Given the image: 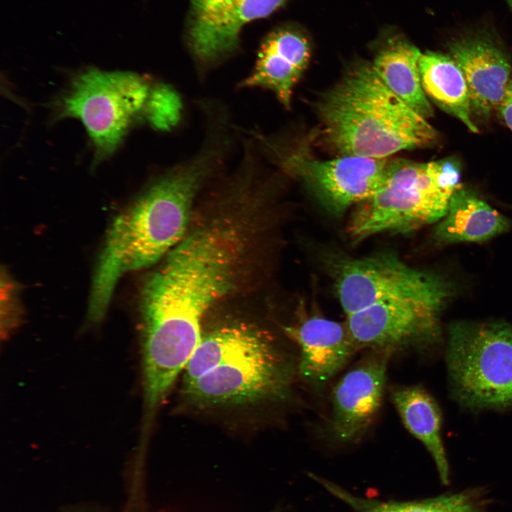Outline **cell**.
<instances>
[{
	"instance_id": "1",
	"label": "cell",
	"mask_w": 512,
	"mask_h": 512,
	"mask_svg": "<svg viewBox=\"0 0 512 512\" xmlns=\"http://www.w3.org/2000/svg\"><path fill=\"white\" fill-rule=\"evenodd\" d=\"M224 223L199 225L165 257L140 297L143 390L164 399L202 337L206 313L233 287L243 244Z\"/></svg>"
},
{
	"instance_id": "2",
	"label": "cell",
	"mask_w": 512,
	"mask_h": 512,
	"mask_svg": "<svg viewBox=\"0 0 512 512\" xmlns=\"http://www.w3.org/2000/svg\"><path fill=\"white\" fill-rule=\"evenodd\" d=\"M234 148L225 131L206 127L194 154L166 169L114 218L92 277L90 321L104 318L123 275L156 263L183 239L197 196L225 172Z\"/></svg>"
},
{
	"instance_id": "3",
	"label": "cell",
	"mask_w": 512,
	"mask_h": 512,
	"mask_svg": "<svg viewBox=\"0 0 512 512\" xmlns=\"http://www.w3.org/2000/svg\"><path fill=\"white\" fill-rule=\"evenodd\" d=\"M317 110L321 141L336 157L385 159L437 137L426 118L387 87L372 63L350 68Z\"/></svg>"
},
{
	"instance_id": "4",
	"label": "cell",
	"mask_w": 512,
	"mask_h": 512,
	"mask_svg": "<svg viewBox=\"0 0 512 512\" xmlns=\"http://www.w3.org/2000/svg\"><path fill=\"white\" fill-rule=\"evenodd\" d=\"M293 370L265 331L232 323L203 334L188 362L183 393L203 407L242 406L284 398Z\"/></svg>"
},
{
	"instance_id": "5",
	"label": "cell",
	"mask_w": 512,
	"mask_h": 512,
	"mask_svg": "<svg viewBox=\"0 0 512 512\" xmlns=\"http://www.w3.org/2000/svg\"><path fill=\"white\" fill-rule=\"evenodd\" d=\"M462 187L459 168L449 159L427 163L390 159L384 185L357 205L348 233L358 242L380 233H410L439 222Z\"/></svg>"
},
{
	"instance_id": "6",
	"label": "cell",
	"mask_w": 512,
	"mask_h": 512,
	"mask_svg": "<svg viewBox=\"0 0 512 512\" xmlns=\"http://www.w3.org/2000/svg\"><path fill=\"white\" fill-rule=\"evenodd\" d=\"M446 360L453 398L471 410L512 409V325L457 321Z\"/></svg>"
},
{
	"instance_id": "7",
	"label": "cell",
	"mask_w": 512,
	"mask_h": 512,
	"mask_svg": "<svg viewBox=\"0 0 512 512\" xmlns=\"http://www.w3.org/2000/svg\"><path fill=\"white\" fill-rule=\"evenodd\" d=\"M151 87L129 72L90 69L76 77L60 102L59 115L80 119L96 160L112 154L133 119L144 112Z\"/></svg>"
},
{
	"instance_id": "8",
	"label": "cell",
	"mask_w": 512,
	"mask_h": 512,
	"mask_svg": "<svg viewBox=\"0 0 512 512\" xmlns=\"http://www.w3.org/2000/svg\"><path fill=\"white\" fill-rule=\"evenodd\" d=\"M254 138L272 165L304 182L331 213L340 214L371 197L384 185L390 160L361 156L314 159L302 150L289 151L272 136L255 130Z\"/></svg>"
},
{
	"instance_id": "9",
	"label": "cell",
	"mask_w": 512,
	"mask_h": 512,
	"mask_svg": "<svg viewBox=\"0 0 512 512\" xmlns=\"http://www.w3.org/2000/svg\"><path fill=\"white\" fill-rule=\"evenodd\" d=\"M335 262V290L346 316L387 299L454 290L442 276L411 267L391 253Z\"/></svg>"
},
{
	"instance_id": "10",
	"label": "cell",
	"mask_w": 512,
	"mask_h": 512,
	"mask_svg": "<svg viewBox=\"0 0 512 512\" xmlns=\"http://www.w3.org/2000/svg\"><path fill=\"white\" fill-rule=\"evenodd\" d=\"M454 292L403 297L379 302L347 316L358 349L396 350L438 341L440 315Z\"/></svg>"
},
{
	"instance_id": "11",
	"label": "cell",
	"mask_w": 512,
	"mask_h": 512,
	"mask_svg": "<svg viewBox=\"0 0 512 512\" xmlns=\"http://www.w3.org/2000/svg\"><path fill=\"white\" fill-rule=\"evenodd\" d=\"M286 1L221 0L193 14L186 41L199 80L239 50L245 25L270 15Z\"/></svg>"
},
{
	"instance_id": "12",
	"label": "cell",
	"mask_w": 512,
	"mask_h": 512,
	"mask_svg": "<svg viewBox=\"0 0 512 512\" xmlns=\"http://www.w3.org/2000/svg\"><path fill=\"white\" fill-rule=\"evenodd\" d=\"M393 353L388 349H370L333 387L330 428L336 440L358 442L372 425L382 405Z\"/></svg>"
},
{
	"instance_id": "13",
	"label": "cell",
	"mask_w": 512,
	"mask_h": 512,
	"mask_svg": "<svg viewBox=\"0 0 512 512\" xmlns=\"http://www.w3.org/2000/svg\"><path fill=\"white\" fill-rule=\"evenodd\" d=\"M448 48L465 77L473 117L488 120L497 111L511 80L508 58L498 43L483 34L457 38Z\"/></svg>"
},
{
	"instance_id": "14",
	"label": "cell",
	"mask_w": 512,
	"mask_h": 512,
	"mask_svg": "<svg viewBox=\"0 0 512 512\" xmlns=\"http://www.w3.org/2000/svg\"><path fill=\"white\" fill-rule=\"evenodd\" d=\"M310 56L309 41L301 30L290 26L275 28L262 41L252 70L237 87L270 91L285 109L289 110L294 87L306 70Z\"/></svg>"
},
{
	"instance_id": "15",
	"label": "cell",
	"mask_w": 512,
	"mask_h": 512,
	"mask_svg": "<svg viewBox=\"0 0 512 512\" xmlns=\"http://www.w3.org/2000/svg\"><path fill=\"white\" fill-rule=\"evenodd\" d=\"M285 331L299 345V372L310 385L328 383L359 349L348 326L321 316H311Z\"/></svg>"
},
{
	"instance_id": "16",
	"label": "cell",
	"mask_w": 512,
	"mask_h": 512,
	"mask_svg": "<svg viewBox=\"0 0 512 512\" xmlns=\"http://www.w3.org/2000/svg\"><path fill=\"white\" fill-rule=\"evenodd\" d=\"M421 53L402 36L388 35L379 46L372 64L390 90L427 119L432 116L433 110L422 85L419 69Z\"/></svg>"
},
{
	"instance_id": "17",
	"label": "cell",
	"mask_w": 512,
	"mask_h": 512,
	"mask_svg": "<svg viewBox=\"0 0 512 512\" xmlns=\"http://www.w3.org/2000/svg\"><path fill=\"white\" fill-rule=\"evenodd\" d=\"M508 219L472 191L462 187L452 197L434 231L441 244L479 242L506 232Z\"/></svg>"
},
{
	"instance_id": "18",
	"label": "cell",
	"mask_w": 512,
	"mask_h": 512,
	"mask_svg": "<svg viewBox=\"0 0 512 512\" xmlns=\"http://www.w3.org/2000/svg\"><path fill=\"white\" fill-rule=\"evenodd\" d=\"M390 398L405 428L430 452L443 484L449 482V464L441 437L442 413L434 398L420 385L393 388Z\"/></svg>"
},
{
	"instance_id": "19",
	"label": "cell",
	"mask_w": 512,
	"mask_h": 512,
	"mask_svg": "<svg viewBox=\"0 0 512 512\" xmlns=\"http://www.w3.org/2000/svg\"><path fill=\"white\" fill-rule=\"evenodd\" d=\"M419 69L422 88L437 105L459 119L469 131L478 133L473 120L470 95L465 77L449 55L422 53Z\"/></svg>"
},
{
	"instance_id": "20",
	"label": "cell",
	"mask_w": 512,
	"mask_h": 512,
	"mask_svg": "<svg viewBox=\"0 0 512 512\" xmlns=\"http://www.w3.org/2000/svg\"><path fill=\"white\" fill-rule=\"evenodd\" d=\"M319 481L356 512H484L469 496L464 494L443 495L420 501L381 502L358 498L331 483Z\"/></svg>"
},
{
	"instance_id": "21",
	"label": "cell",
	"mask_w": 512,
	"mask_h": 512,
	"mask_svg": "<svg viewBox=\"0 0 512 512\" xmlns=\"http://www.w3.org/2000/svg\"><path fill=\"white\" fill-rule=\"evenodd\" d=\"M183 105L179 92L172 86L158 84L151 87L144 113L155 129L171 131L181 122Z\"/></svg>"
},
{
	"instance_id": "22",
	"label": "cell",
	"mask_w": 512,
	"mask_h": 512,
	"mask_svg": "<svg viewBox=\"0 0 512 512\" xmlns=\"http://www.w3.org/2000/svg\"><path fill=\"white\" fill-rule=\"evenodd\" d=\"M4 284L1 282V285L4 287L5 305H1V336H7L11 331L18 324L21 319L20 307L15 296V289L11 284L10 279L4 278Z\"/></svg>"
},
{
	"instance_id": "23",
	"label": "cell",
	"mask_w": 512,
	"mask_h": 512,
	"mask_svg": "<svg viewBox=\"0 0 512 512\" xmlns=\"http://www.w3.org/2000/svg\"><path fill=\"white\" fill-rule=\"evenodd\" d=\"M497 112L500 118L512 132V78L508 85Z\"/></svg>"
},
{
	"instance_id": "24",
	"label": "cell",
	"mask_w": 512,
	"mask_h": 512,
	"mask_svg": "<svg viewBox=\"0 0 512 512\" xmlns=\"http://www.w3.org/2000/svg\"><path fill=\"white\" fill-rule=\"evenodd\" d=\"M221 0H189L192 14L198 13Z\"/></svg>"
},
{
	"instance_id": "25",
	"label": "cell",
	"mask_w": 512,
	"mask_h": 512,
	"mask_svg": "<svg viewBox=\"0 0 512 512\" xmlns=\"http://www.w3.org/2000/svg\"><path fill=\"white\" fill-rule=\"evenodd\" d=\"M508 1L509 4H510L511 8H512V0H508Z\"/></svg>"
}]
</instances>
